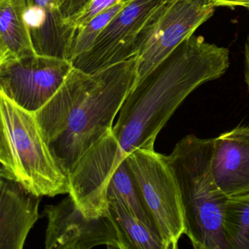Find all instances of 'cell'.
I'll list each match as a JSON object with an SVG mask.
<instances>
[{
	"mask_svg": "<svg viewBox=\"0 0 249 249\" xmlns=\"http://www.w3.org/2000/svg\"><path fill=\"white\" fill-rule=\"evenodd\" d=\"M58 3H59V2H60V0H57Z\"/></svg>",
	"mask_w": 249,
	"mask_h": 249,
	"instance_id": "cell-21",
	"label": "cell"
},
{
	"mask_svg": "<svg viewBox=\"0 0 249 249\" xmlns=\"http://www.w3.org/2000/svg\"><path fill=\"white\" fill-rule=\"evenodd\" d=\"M122 0H91L78 14L67 20L75 32L103 11L109 9Z\"/></svg>",
	"mask_w": 249,
	"mask_h": 249,
	"instance_id": "cell-17",
	"label": "cell"
},
{
	"mask_svg": "<svg viewBox=\"0 0 249 249\" xmlns=\"http://www.w3.org/2000/svg\"><path fill=\"white\" fill-rule=\"evenodd\" d=\"M165 0H128L89 50L72 61L74 68L94 73L138 56L148 26Z\"/></svg>",
	"mask_w": 249,
	"mask_h": 249,
	"instance_id": "cell-5",
	"label": "cell"
},
{
	"mask_svg": "<svg viewBox=\"0 0 249 249\" xmlns=\"http://www.w3.org/2000/svg\"><path fill=\"white\" fill-rule=\"evenodd\" d=\"M109 210L120 226L130 249H166L158 232L134 215L117 199L108 201Z\"/></svg>",
	"mask_w": 249,
	"mask_h": 249,
	"instance_id": "cell-13",
	"label": "cell"
},
{
	"mask_svg": "<svg viewBox=\"0 0 249 249\" xmlns=\"http://www.w3.org/2000/svg\"><path fill=\"white\" fill-rule=\"evenodd\" d=\"M26 8V0H0V62L36 53Z\"/></svg>",
	"mask_w": 249,
	"mask_h": 249,
	"instance_id": "cell-12",
	"label": "cell"
},
{
	"mask_svg": "<svg viewBox=\"0 0 249 249\" xmlns=\"http://www.w3.org/2000/svg\"><path fill=\"white\" fill-rule=\"evenodd\" d=\"M138 66L135 56L94 73L73 68L57 92L36 113L48 145L68 176L113 128L138 81Z\"/></svg>",
	"mask_w": 249,
	"mask_h": 249,
	"instance_id": "cell-1",
	"label": "cell"
},
{
	"mask_svg": "<svg viewBox=\"0 0 249 249\" xmlns=\"http://www.w3.org/2000/svg\"><path fill=\"white\" fill-rule=\"evenodd\" d=\"M215 8L211 0H165L141 40L138 81L193 36L213 17Z\"/></svg>",
	"mask_w": 249,
	"mask_h": 249,
	"instance_id": "cell-6",
	"label": "cell"
},
{
	"mask_svg": "<svg viewBox=\"0 0 249 249\" xmlns=\"http://www.w3.org/2000/svg\"><path fill=\"white\" fill-rule=\"evenodd\" d=\"M213 138L188 135L165 156L177 182L185 232L196 249H229L223 223L227 197L213 173Z\"/></svg>",
	"mask_w": 249,
	"mask_h": 249,
	"instance_id": "cell-2",
	"label": "cell"
},
{
	"mask_svg": "<svg viewBox=\"0 0 249 249\" xmlns=\"http://www.w3.org/2000/svg\"><path fill=\"white\" fill-rule=\"evenodd\" d=\"M249 11V7L247 8ZM245 80L249 88V35L245 43L244 49Z\"/></svg>",
	"mask_w": 249,
	"mask_h": 249,
	"instance_id": "cell-20",
	"label": "cell"
},
{
	"mask_svg": "<svg viewBox=\"0 0 249 249\" xmlns=\"http://www.w3.org/2000/svg\"><path fill=\"white\" fill-rule=\"evenodd\" d=\"M25 21L36 53L71 61L75 30L67 22L57 0H26Z\"/></svg>",
	"mask_w": 249,
	"mask_h": 249,
	"instance_id": "cell-11",
	"label": "cell"
},
{
	"mask_svg": "<svg viewBox=\"0 0 249 249\" xmlns=\"http://www.w3.org/2000/svg\"><path fill=\"white\" fill-rule=\"evenodd\" d=\"M0 176L35 195L69 193V178L53 157L36 119L0 94Z\"/></svg>",
	"mask_w": 249,
	"mask_h": 249,
	"instance_id": "cell-3",
	"label": "cell"
},
{
	"mask_svg": "<svg viewBox=\"0 0 249 249\" xmlns=\"http://www.w3.org/2000/svg\"><path fill=\"white\" fill-rule=\"evenodd\" d=\"M107 202L113 199L120 201L134 215L158 232L152 219L145 209L138 186L125 160L119 164L109 181L107 189Z\"/></svg>",
	"mask_w": 249,
	"mask_h": 249,
	"instance_id": "cell-14",
	"label": "cell"
},
{
	"mask_svg": "<svg viewBox=\"0 0 249 249\" xmlns=\"http://www.w3.org/2000/svg\"><path fill=\"white\" fill-rule=\"evenodd\" d=\"M42 196L22 185L1 178L0 249H22L30 230L38 220Z\"/></svg>",
	"mask_w": 249,
	"mask_h": 249,
	"instance_id": "cell-10",
	"label": "cell"
},
{
	"mask_svg": "<svg viewBox=\"0 0 249 249\" xmlns=\"http://www.w3.org/2000/svg\"><path fill=\"white\" fill-rule=\"evenodd\" d=\"M223 229L229 249H249V194L227 199Z\"/></svg>",
	"mask_w": 249,
	"mask_h": 249,
	"instance_id": "cell-15",
	"label": "cell"
},
{
	"mask_svg": "<svg viewBox=\"0 0 249 249\" xmlns=\"http://www.w3.org/2000/svg\"><path fill=\"white\" fill-rule=\"evenodd\" d=\"M213 173L230 198L249 194V126H237L213 138Z\"/></svg>",
	"mask_w": 249,
	"mask_h": 249,
	"instance_id": "cell-9",
	"label": "cell"
},
{
	"mask_svg": "<svg viewBox=\"0 0 249 249\" xmlns=\"http://www.w3.org/2000/svg\"><path fill=\"white\" fill-rule=\"evenodd\" d=\"M125 160L166 249H178L185 232L184 215L178 186L165 156L139 148Z\"/></svg>",
	"mask_w": 249,
	"mask_h": 249,
	"instance_id": "cell-4",
	"label": "cell"
},
{
	"mask_svg": "<svg viewBox=\"0 0 249 249\" xmlns=\"http://www.w3.org/2000/svg\"><path fill=\"white\" fill-rule=\"evenodd\" d=\"M128 0H122L111 8L103 11L90 20L75 33L71 52V62L91 49L99 35L116 14L125 6Z\"/></svg>",
	"mask_w": 249,
	"mask_h": 249,
	"instance_id": "cell-16",
	"label": "cell"
},
{
	"mask_svg": "<svg viewBox=\"0 0 249 249\" xmlns=\"http://www.w3.org/2000/svg\"><path fill=\"white\" fill-rule=\"evenodd\" d=\"M43 215L48 218L47 249H89L103 245L108 249H130L110 211L101 216H87L69 194L59 203L46 205Z\"/></svg>",
	"mask_w": 249,
	"mask_h": 249,
	"instance_id": "cell-8",
	"label": "cell"
},
{
	"mask_svg": "<svg viewBox=\"0 0 249 249\" xmlns=\"http://www.w3.org/2000/svg\"><path fill=\"white\" fill-rule=\"evenodd\" d=\"M72 68L68 59L37 53L0 62V94L36 113L57 92Z\"/></svg>",
	"mask_w": 249,
	"mask_h": 249,
	"instance_id": "cell-7",
	"label": "cell"
},
{
	"mask_svg": "<svg viewBox=\"0 0 249 249\" xmlns=\"http://www.w3.org/2000/svg\"><path fill=\"white\" fill-rule=\"evenodd\" d=\"M91 0H60L59 8L65 19L78 14Z\"/></svg>",
	"mask_w": 249,
	"mask_h": 249,
	"instance_id": "cell-18",
	"label": "cell"
},
{
	"mask_svg": "<svg viewBox=\"0 0 249 249\" xmlns=\"http://www.w3.org/2000/svg\"><path fill=\"white\" fill-rule=\"evenodd\" d=\"M215 7H234L242 6L249 8V0H211Z\"/></svg>",
	"mask_w": 249,
	"mask_h": 249,
	"instance_id": "cell-19",
	"label": "cell"
}]
</instances>
